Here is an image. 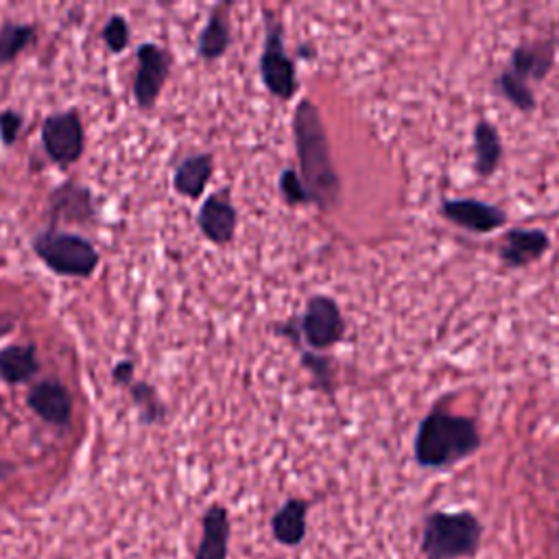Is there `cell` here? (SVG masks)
<instances>
[{
    "mask_svg": "<svg viewBox=\"0 0 559 559\" xmlns=\"http://www.w3.org/2000/svg\"><path fill=\"white\" fill-rule=\"evenodd\" d=\"M293 138L299 159V177L312 203L328 210L338 199V175L332 164L328 133L317 105L310 98L297 103L293 114Z\"/></svg>",
    "mask_w": 559,
    "mask_h": 559,
    "instance_id": "obj_1",
    "label": "cell"
},
{
    "mask_svg": "<svg viewBox=\"0 0 559 559\" xmlns=\"http://www.w3.org/2000/svg\"><path fill=\"white\" fill-rule=\"evenodd\" d=\"M478 445L480 435L474 419L432 411L417 428L415 459L424 467H443L469 456Z\"/></svg>",
    "mask_w": 559,
    "mask_h": 559,
    "instance_id": "obj_2",
    "label": "cell"
},
{
    "mask_svg": "<svg viewBox=\"0 0 559 559\" xmlns=\"http://www.w3.org/2000/svg\"><path fill=\"white\" fill-rule=\"evenodd\" d=\"M33 251L55 273L90 277L98 266V251L79 234L48 229L33 238Z\"/></svg>",
    "mask_w": 559,
    "mask_h": 559,
    "instance_id": "obj_3",
    "label": "cell"
},
{
    "mask_svg": "<svg viewBox=\"0 0 559 559\" xmlns=\"http://www.w3.org/2000/svg\"><path fill=\"white\" fill-rule=\"evenodd\" d=\"M478 539L480 524L472 513H432L424 526L421 548L428 559H454L472 555Z\"/></svg>",
    "mask_w": 559,
    "mask_h": 559,
    "instance_id": "obj_4",
    "label": "cell"
},
{
    "mask_svg": "<svg viewBox=\"0 0 559 559\" xmlns=\"http://www.w3.org/2000/svg\"><path fill=\"white\" fill-rule=\"evenodd\" d=\"M260 76L269 94L288 100L297 92V72L293 59L284 50L282 28L275 20H266V37L260 57Z\"/></svg>",
    "mask_w": 559,
    "mask_h": 559,
    "instance_id": "obj_5",
    "label": "cell"
},
{
    "mask_svg": "<svg viewBox=\"0 0 559 559\" xmlns=\"http://www.w3.org/2000/svg\"><path fill=\"white\" fill-rule=\"evenodd\" d=\"M41 144L46 155L59 166L79 162L85 146V133L76 109L48 116L41 124Z\"/></svg>",
    "mask_w": 559,
    "mask_h": 559,
    "instance_id": "obj_6",
    "label": "cell"
},
{
    "mask_svg": "<svg viewBox=\"0 0 559 559\" xmlns=\"http://www.w3.org/2000/svg\"><path fill=\"white\" fill-rule=\"evenodd\" d=\"M345 321L338 304L328 295H314L308 299L301 314V336L312 349H328L343 338Z\"/></svg>",
    "mask_w": 559,
    "mask_h": 559,
    "instance_id": "obj_7",
    "label": "cell"
},
{
    "mask_svg": "<svg viewBox=\"0 0 559 559\" xmlns=\"http://www.w3.org/2000/svg\"><path fill=\"white\" fill-rule=\"evenodd\" d=\"M138 70L133 74V98L140 109H151L168 79L170 52L157 44H142L135 52Z\"/></svg>",
    "mask_w": 559,
    "mask_h": 559,
    "instance_id": "obj_8",
    "label": "cell"
},
{
    "mask_svg": "<svg viewBox=\"0 0 559 559\" xmlns=\"http://www.w3.org/2000/svg\"><path fill=\"white\" fill-rule=\"evenodd\" d=\"M26 404L46 424H52L57 428H63L70 424L72 397L59 380L50 378V380L35 382L26 393Z\"/></svg>",
    "mask_w": 559,
    "mask_h": 559,
    "instance_id": "obj_9",
    "label": "cell"
},
{
    "mask_svg": "<svg viewBox=\"0 0 559 559\" xmlns=\"http://www.w3.org/2000/svg\"><path fill=\"white\" fill-rule=\"evenodd\" d=\"M441 212L454 225L476 234H489L502 227L507 221V214L498 205L476 199H450L443 203Z\"/></svg>",
    "mask_w": 559,
    "mask_h": 559,
    "instance_id": "obj_10",
    "label": "cell"
},
{
    "mask_svg": "<svg viewBox=\"0 0 559 559\" xmlns=\"http://www.w3.org/2000/svg\"><path fill=\"white\" fill-rule=\"evenodd\" d=\"M236 221H238V216H236L234 205L225 197H218V194L207 197L201 203V210L197 216L201 234L207 240H212L214 245L231 242V238L236 234Z\"/></svg>",
    "mask_w": 559,
    "mask_h": 559,
    "instance_id": "obj_11",
    "label": "cell"
},
{
    "mask_svg": "<svg viewBox=\"0 0 559 559\" xmlns=\"http://www.w3.org/2000/svg\"><path fill=\"white\" fill-rule=\"evenodd\" d=\"M548 245L550 240L542 229H509L500 245V260L511 269H520L542 258Z\"/></svg>",
    "mask_w": 559,
    "mask_h": 559,
    "instance_id": "obj_12",
    "label": "cell"
},
{
    "mask_svg": "<svg viewBox=\"0 0 559 559\" xmlns=\"http://www.w3.org/2000/svg\"><path fill=\"white\" fill-rule=\"evenodd\" d=\"M203 533L194 559H225L229 544V518L227 509L212 504L203 515Z\"/></svg>",
    "mask_w": 559,
    "mask_h": 559,
    "instance_id": "obj_13",
    "label": "cell"
},
{
    "mask_svg": "<svg viewBox=\"0 0 559 559\" xmlns=\"http://www.w3.org/2000/svg\"><path fill=\"white\" fill-rule=\"evenodd\" d=\"M306 511L308 504L304 500H286L271 518L273 537L284 546H297L306 535Z\"/></svg>",
    "mask_w": 559,
    "mask_h": 559,
    "instance_id": "obj_14",
    "label": "cell"
},
{
    "mask_svg": "<svg viewBox=\"0 0 559 559\" xmlns=\"http://www.w3.org/2000/svg\"><path fill=\"white\" fill-rule=\"evenodd\" d=\"M212 177V157L210 155H190L179 162L173 175V186L179 194L199 199L205 192V186Z\"/></svg>",
    "mask_w": 559,
    "mask_h": 559,
    "instance_id": "obj_15",
    "label": "cell"
},
{
    "mask_svg": "<svg viewBox=\"0 0 559 559\" xmlns=\"http://www.w3.org/2000/svg\"><path fill=\"white\" fill-rule=\"evenodd\" d=\"M39 371L35 345H4L0 347V378L7 384L31 380Z\"/></svg>",
    "mask_w": 559,
    "mask_h": 559,
    "instance_id": "obj_16",
    "label": "cell"
},
{
    "mask_svg": "<svg viewBox=\"0 0 559 559\" xmlns=\"http://www.w3.org/2000/svg\"><path fill=\"white\" fill-rule=\"evenodd\" d=\"M50 210L61 221H87L94 214L90 192L76 183L59 186L50 197Z\"/></svg>",
    "mask_w": 559,
    "mask_h": 559,
    "instance_id": "obj_17",
    "label": "cell"
},
{
    "mask_svg": "<svg viewBox=\"0 0 559 559\" xmlns=\"http://www.w3.org/2000/svg\"><path fill=\"white\" fill-rule=\"evenodd\" d=\"M502 155V144L496 127L489 120H478L474 127V170L480 177L493 175Z\"/></svg>",
    "mask_w": 559,
    "mask_h": 559,
    "instance_id": "obj_18",
    "label": "cell"
},
{
    "mask_svg": "<svg viewBox=\"0 0 559 559\" xmlns=\"http://www.w3.org/2000/svg\"><path fill=\"white\" fill-rule=\"evenodd\" d=\"M225 7L227 4L216 7L199 33L197 52L205 61H214V59L223 57L229 46V26H227V17H225Z\"/></svg>",
    "mask_w": 559,
    "mask_h": 559,
    "instance_id": "obj_19",
    "label": "cell"
},
{
    "mask_svg": "<svg viewBox=\"0 0 559 559\" xmlns=\"http://www.w3.org/2000/svg\"><path fill=\"white\" fill-rule=\"evenodd\" d=\"M552 63V52L542 46H518L511 55V72L522 81L544 79Z\"/></svg>",
    "mask_w": 559,
    "mask_h": 559,
    "instance_id": "obj_20",
    "label": "cell"
},
{
    "mask_svg": "<svg viewBox=\"0 0 559 559\" xmlns=\"http://www.w3.org/2000/svg\"><path fill=\"white\" fill-rule=\"evenodd\" d=\"M35 37V28L31 24L4 22L0 26V66L11 63Z\"/></svg>",
    "mask_w": 559,
    "mask_h": 559,
    "instance_id": "obj_21",
    "label": "cell"
},
{
    "mask_svg": "<svg viewBox=\"0 0 559 559\" xmlns=\"http://www.w3.org/2000/svg\"><path fill=\"white\" fill-rule=\"evenodd\" d=\"M129 391H131V400L138 406L144 424L162 421L166 408H164V404L159 402L155 389L148 382H131Z\"/></svg>",
    "mask_w": 559,
    "mask_h": 559,
    "instance_id": "obj_22",
    "label": "cell"
},
{
    "mask_svg": "<svg viewBox=\"0 0 559 559\" xmlns=\"http://www.w3.org/2000/svg\"><path fill=\"white\" fill-rule=\"evenodd\" d=\"M498 87L500 92L522 111H531L535 107V96L528 87L526 81H522L520 76H515L511 70H504L500 76H498Z\"/></svg>",
    "mask_w": 559,
    "mask_h": 559,
    "instance_id": "obj_23",
    "label": "cell"
},
{
    "mask_svg": "<svg viewBox=\"0 0 559 559\" xmlns=\"http://www.w3.org/2000/svg\"><path fill=\"white\" fill-rule=\"evenodd\" d=\"M280 192L288 205H299V203H310V192L304 186L299 173L295 168H284L280 175Z\"/></svg>",
    "mask_w": 559,
    "mask_h": 559,
    "instance_id": "obj_24",
    "label": "cell"
},
{
    "mask_svg": "<svg viewBox=\"0 0 559 559\" xmlns=\"http://www.w3.org/2000/svg\"><path fill=\"white\" fill-rule=\"evenodd\" d=\"M103 41L111 52H122L129 44V24L122 15H111L103 28Z\"/></svg>",
    "mask_w": 559,
    "mask_h": 559,
    "instance_id": "obj_25",
    "label": "cell"
},
{
    "mask_svg": "<svg viewBox=\"0 0 559 559\" xmlns=\"http://www.w3.org/2000/svg\"><path fill=\"white\" fill-rule=\"evenodd\" d=\"M22 114L15 111V109H4L0 114V138H2V144L4 146H11L15 140H17V133L22 129Z\"/></svg>",
    "mask_w": 559,
    "mask_h": 559,
    "instance_id": "obj_26",
    "label": "cell"
},
{
    "mask_svg": "<svg viewBox=\"0 0 559 559\" xmlns=\"http://www.w3.org/2000/svg\"><path fill=\"white\" fill-rule=\"evenodd\" d=\"M304 365L314 376V380L330 391V362L319 354H304Z\"/></svg>",
    "mask_w": 559,
    "mask_h": 559,
    "instance_id": "obj_27",
    "label": "cell"
},
{
    "mask_svg": "<svg viewBox=\"0 0 559 559\" xmlns=\"http://www.w3.org/2000/svg\"><path fill=\"white\" fill-rule=\"evenodd\" d=\"M111 376H114V380H116L118 384H127V386H129V384L133 382V362H131V360H120V362H116Z\"/></svg>",
    "mask_w": 559,
    "mask_h": 559,
    "instance_id": "obj_28",
    "label": "cell"
},
{
    "mask_svg": "<svg viewBox=\"0 0 559 559\" xmlns=\"http://www.w3.org/2000/svg\"><path fill=\"white\" fill-rule=\"evenodd\" d=\"M11 469H13V465H11V463H7V461H2V459H0V478H4V476H7V474H9V472H11Z\"/></svg>",
    "mask_w": 559,
    "mask_h": 559,
    "instance_id": "obj_29",
    "label": "cell"
}]
</instances>
